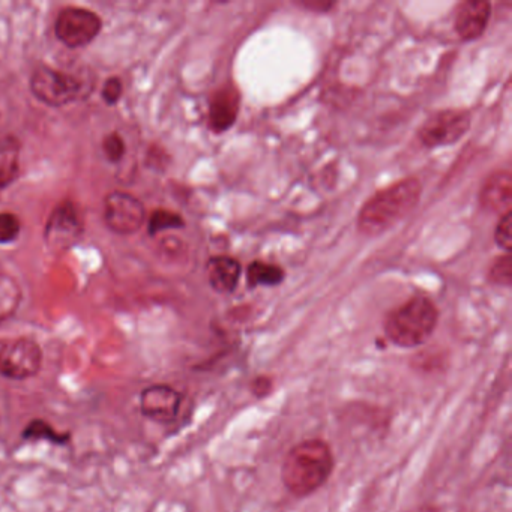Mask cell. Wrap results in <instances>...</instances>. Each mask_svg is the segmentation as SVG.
<instances>
[{
  "label": "cell",
  "mask_w": 512,
  "mask_h": 512,
  "mask_svg": "<svg viewBox=\"0 0 512 512\" xmlns=\"http://www.w3.org/2000/svg\"><path fill=\"white\" fill-rule=\"evenodd\" d=\"M335 469V455L325 439L313 437L296 443L284 455L281 484L290 496L305 499L325 487Z\"/></svg>",
  "instance_id": "cell-1"
},
{
  "label": "cell",
  "mask_w": 512,
  "mask_h": 512,
  "mask_svg": "<svg viewBox=\"0 0 512 512\" xmlns=\"http://www.w3.org/2000/svg\"><path fill=\"white\" fill-rule=\"evenodd\" d=\"M421 193V184L412 178L374 194L359 212V232L368 238L388 232L415 211Z\"/></svg>",
  "instance_id": "cell-2"
},
{
  "label": "cell",
  "mask_w": 512,
  "mask_h": 512,
  "mask_svg": "<svg viewBox=\"0 0 512 512\" xmlns=\"http://www.w3.org/2000/svg\"><path fill=\"white\" fill-rule=\"evenodd\" d=\"M439 310L427 296H413L389 311L383 322L386 338L400 349L424 346L436 331Z\"/></svg>",
  "instance_id": "cell-3"
},
{
  "label": "cell",
  "mask_w": 512,
  "mask_h": 512,
  "mask_svg": "<svg viewBox=\"0 0 512 512\" xmlns=\"http://www.w3.org/2000/svg\"><path fill=\"white\" fill-rule=\"evenodd\" d=\"M43 364V347L34 338H0V376L23 382L38 376Z\"/></svg>",
  "instance_id": "cell-4"
},
{
  "label": "cell",
  "mask_w": 512,
  "mask_h": 512,
  "mask_svg": "<svg viewBox=\"0 0 512 512\" xmlns=\"http://www.w3.org/2000/svg\"><path fill=\"white\" fill-rule=\"evenodd\" d=\"M31 91L46 106L64 107L85 94V85L74 74L41 65L32 76Z\"/></svg>",
  "instance_id": "cell-5"
},
{
  "label": "cell",
  "mask_w": 512,
  "mask_h": 512,
  "mask_svg": "<svg viewBox=\"0 0 512 512\" xmlns=\"http://www.w3.org/2000/svg\"><path fill=\"white\" fill-rule=\"evenodd\" d=\"M103 20L86 8L68 7L59 13L55 32L58 40L70 49L88 46L100 35Z\"/></svg>",
  "instance_id": "cell-6"
},
{
  "label": "cell",
  "mask_w": 512,
  "mask_h": 512,
  "mask_svg": "<svg viewBox=\"0 0 512 512\" xmlns=\"http://www.w3.org/2000/svg\"><path fill=\"white\" fill-rule=\"evenodd\" d=\"M470 115L466 110L448 109L434 113L419 130V139L427 148H440L457 143L470 128Z\"/></svg>",
  "instance_id": "cell-7"
},
{
  "label": "cell",
  "mask_w": 512,
  "mask_h": 512,
  "mask_svg": "<svg viewBox=\"0 0 512 512\" xmlns=\"http://www.w3.org/2000/svg\"><path fill=\"white\" fill-rule=\"evenodd\" d=\"M85 230L82 209L74 202H62L53 209L46 226V241L52 250L73 247Z\"/></svg>",
  "instance_id": "cell-8"
},
{
  "label": "cell",
  "mask_w": 512,
  "mask_h": 512,
  "mask_svg": "<svg viewBox=\"0 0 512 512\" xmlns=\"http://www.w3.org/2000/svg\"><path fill=\"white\" fill-rule=\"evenodd\" d=\"M145 206L137 197L122 191H113L104 202V221L118 235H133L145 224Z\"/></svg>",
  "instance_id": "cell-9"
},
{
  "label": "cell",
  "mask_w": 512,
  "mask_h": 512,
  "mask_svg": "<svg viewBox=\"0 0 512 512\" xmlns=\"http://www.w3.org/2000/svg\"><path fill=\"white\" fill-rule=\"evenodd\" d=\"M184 394L169 383L146 386L140 394V412L158 424H170L181 413Z\"/></svg>",
  "instance_id": "cell-10"
},
{
  "label": "cell",
  "mask_w": 512,
  "mask_h": 512,
  "mask_svg": "<svg viewBox=\"0 0 512 512\" xmlns=\"http://www.w3.org/2000/svg\"><path fill=\"white\" fill-rule=\"evenodd\" d=\"M241 107V94L235 85L221 86L211 98L209 106V128L220 134L232 128L239 115Z\"/></svg>",
  "instance_id": "cell-11"
},
{
  "label": "cell",
  "mask_w": 512,
  "mask_h": 512,
  "mask_svg": "<svg viewBox=\"0 0 512 512\" xmlns=\"http://www.w3.org/2000/svg\"><path fill=\"white\" fill-rule=\"evenodd\" d=\"M491 16V5L487 0H467L458 7L455 16V31L463 41L478 40Z\"/></svg>",
  "instance_id": "cell-12"
},
{
  "label": "cell",
  "mask_w": 512,
  "mask_h": 512,
  "mask_svg": "<svg viewBox=\"0 0 512 512\" xmlns=\"http://www.w3.org/2000/svg\"><path fill=\"white\" fill-rule=\"evenodd\" d=\"M512 178L509 170L493 173L481 191V205L491 214L502 215L511 212Z\"/></svg>",
  "instance_id": "cell-13"
},
{
  "label": "cell",
  "mask_w": 512,
  "mask_h": 512,
  "mask_svg": "<svg viewBox=\"0 0 512 512\" xmlns=\"http://www.w3.org/2000/svg\"><path fill=\"white\" fill-rule=\"evenodd\" d=\"M206 271H208L209 284L218 293L233 292L241 277V265L233 257H212L206 266Z\"/></svg>",
  "instance_id": "cell-14"
},
{
  "label": "cell",
  "mask_w": 512,
  "mask_h": 512,
  "mask_svg": "<svg viewBox=\"0 0 512 512\" xmlns=\"http://www.w3.org/2000/svg\"><path fill=\"white\" fill-rule=\"evenodd\" d=\"M20 142L13 136L0 139V190L10 187L20 176Z\"/></svg>",
  "instance_id": "cell-15"
},
{
  "label": "cell",
  "mask_w": 512,
  "mask_h": 512,
  "mask_svg": "<svg viewBox=\"0 0 512 512\" xmlns=\"http://www.w3.org/2000/svg\"><path fill=\"white\" fill-rule=\"evenodd\" d=\"M22 439L26 442H49L52 445H70L73 442L71 431L56 430L55 425L43 418H35L25 425Z\"/></svg>",
  "instance_id": "cell-16"
},
{
  "label": "cell",
  "mask_w": 512,
  "mask_h": 512,
  "mask_svg": "<svg viewBox=\"0 0 512 512\" xmlns=\"http://www.w3.org/2000/svg\"><path fill=\"white\" fill-rule=\"evenodd\" d=\"M22 299L23 292L19 283L10 275L0 274V325L16 316Z\"/></svg>",
  "instance_id": "cell-17"
},
{
  "label": "cell",
  "mask_w": 512,
  "mask_h": 512,
  "mask_svg": "<svg viewBox=\"0 0 512 512\" xmlns=\"http://www.w3.org/2000/svg\"><path fill=\"white\" fill-rule=\"evenodd\" d=\"M284 280V271L277 265L253 262L247 269V283L250 287L278 286Z\"/></svg>",
  "instance_id": "cell-18"
},
{
  "label": "cell",
  "mask_w": 512,
  "mask_h": 512,
  "mask_svg": "<svg viewBox=\"0 0 512 512\" xmlns=\"http://www.w3.org/2000/svg\"><path fill=\"white\" fill-rule=\"evenodd\" d=\"M185 226L184 218L176 212L167 211V209H157L152 212L148 221L149 235L155 236L158 233L166 232L170 229H181Z\"/></svg>",
  "instance_id": "cell-19"
},
{
  "label": "cell",
  "mask_w": 512,
  "mask_h": 512,
  "mask_svg": "<svg viewBox=\"0 0 512 512\" xmlns=\"http://www.w3.org/2000/svg\"><path fill=\"white\" fill-rule=\"evenodd\" d=\"M511 268V254L506 253L505 256L497 257V259L491 263L488 278H490L491 283L499 284V286H511Z\"/></svg>",
  "instance_id": "cell-20"
},
{
  "label": "cell",
  "mask_w": 512,
  "mask_h": 512,
  "mask_svg": "<svg viewBox=\"0 0 512 512\" xmlns=\"http://www.w3.org/2000/svg\"><path fill=\"white\" fill-rule=\"evenodd\" d=\"M22 232V221L16 214L0 212V244H11Z\"/></svg>",
  "instance_id": "cell-21"
},
{
  "label": "cell",
  "mask_w": 512,
  "mask_h": 512,
  "mask_svg": "<svg viewBox=\"0 0 512 512\" xmlns=\"http://www.w3.org/2000/svg\"><path fill=\"white\" fill-rule=\"evenodd\" d=\"M103 152L110 163H121V161L124 160L125 154H127V145H125L121 134H107L103 140Z\"/></svg>",
  "instance_id": "cell-22"
},
{
  "label": "cell",
  "mask_w": 512,
  "mask_h": 512,
  "mask_svg": "<svg viewBox=\"0 0 512 512\" xmlns=\"http://www.w3.org/2000/svg\"><path fill=\"white\" fill-rule=\"evenodd\" d=\"M275 379L269 374H257L251 379L250 392L256 400H265L274 392Z\"/></svg>",
  "instance_id": "cell-23"
},
{
  "label": "cell",
  "mask_w": 512,
  "mask_h": 512,
  "mask_svg": "<svg viewBox=\"0 0 512 512\" xmlns=\"http://www.w3.org/2000/svg\"><path fill=\"white\" fill-rule=\"evenodd\" d=\"M512 215L511 212L508 214L502 215L500 217L499 223H497L496 233H494V238H496L497 245L506 253L511 251L512 247Z\"/></svg>",
  "instance_id": "cell-24"
},
{
  "label": "cell",
  "mask_w": 512,
  "mask_h": 512,
  "mask_svg": "<svg viewBox=\"0 0 512 512\" xmlns=\"http://www.w3.org/2000/svg\"><path fill=\"white\" fill-rule=\"evenodd\" d=\"M122 95H124V83L119 77H110L104 83L103 91H101V97H103L104 103L109 106H115L121 101Z\"/></svg>",
  "instance_id": "cell-25"
},
{
  "label": "cell",
  "mask_w": 512,
  "mask_h": 512,
  "mask_svg": "<svg viewBox=\"0 0 512 512\" xmlns=\"http://www.w3.org/2000/svg\"><path fill=\"white\" fill-rule=\"evenodd\" d=\"M298 5L305 10L322 11V13L335 7L334 2H329V0H304V2H298Z\"/></svg>",
  "instance_id": "cell-26"
}]
</instances>
